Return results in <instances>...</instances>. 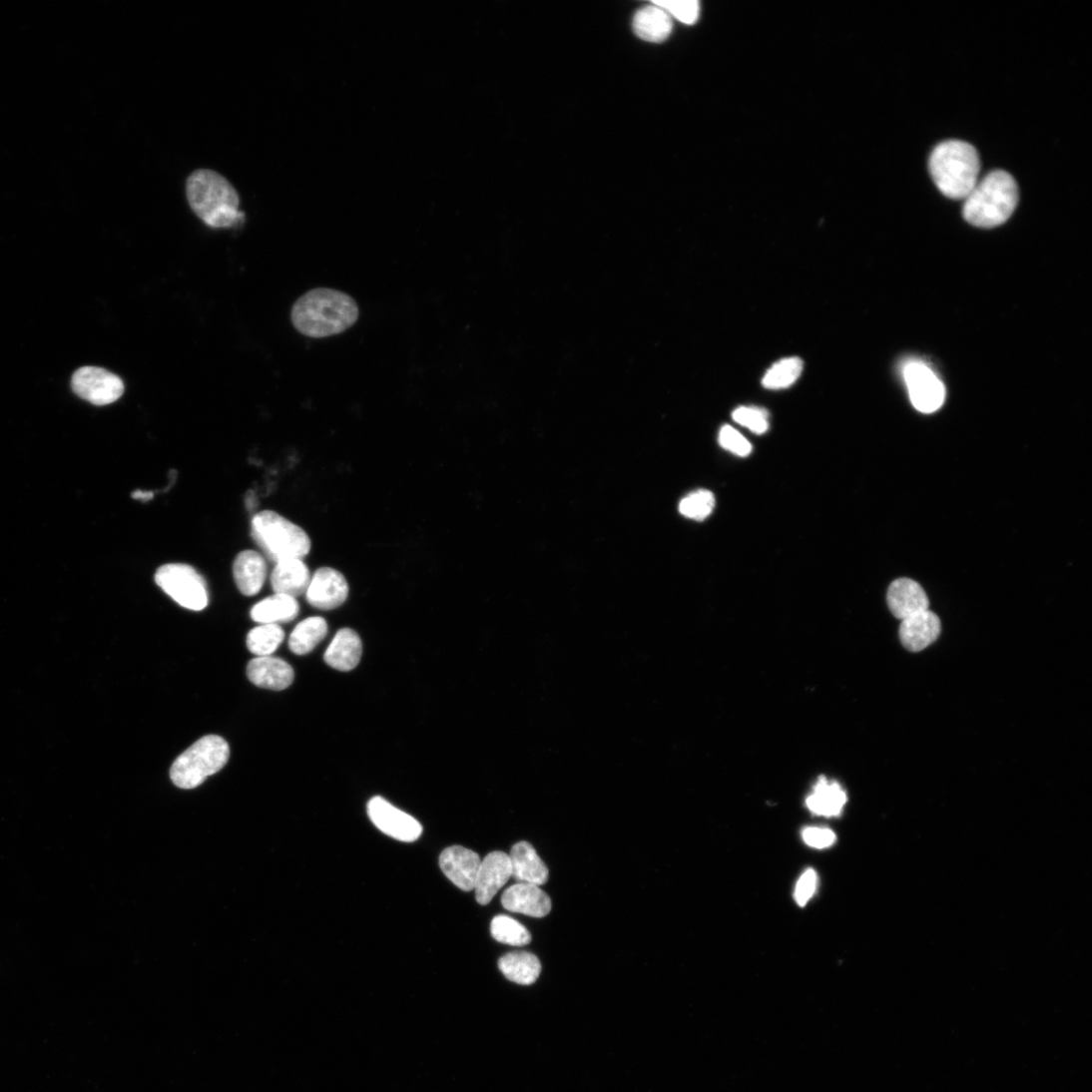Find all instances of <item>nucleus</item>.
Wrapping results in <instances>:
<instances>
[{"instance_id":"1","label":"nucleus","mask_w":1092,"mask_h":1092,"mask_svg":"<svg viewBox=\"0 0 1092 1092\" xmlns=\"http://www.w3.org/2000/svg\"><path fill=\"white\" fill-rule=\"evenodd\" d=\"M358 316L355 300L345 292L331 288L305 292L291 309L294 328L310 338L341 334L356 323Z\"/></svg>"},{"instance_id":"2","label":"nucleus","mask_w":1092,"mask_h":1092,"mask_svg":"<svg viewBox=\"0 0 1092 1092\" xmlns=\"http://www.w3.org/2000/svg\"><path fill=\"white\" fill-rule=\"evenodd\" d=\"M187 197L194 213L209 227L231 228L245 221L237 190L214 171L193 173L187 182Z\"/></svg>"},{"instance_id":"3","label":"nucleus","mask_w":1092,"mask_h":1092,"mask_svg":"<svg viewBox=\"0 0 1092 1092\" xmlns=\"http://www.w3.org/2000/svg\"><path fill=\"white\" fill-rule=\"evenodd\" d=\"M928 167L935 186L952 200H965L979 182L978 152L964 141L939 144L930 154Z\"/></svg>"},{"instance_id":"4","label":"nucleus","mask_w":1092,"mask_h":1092,"mask_svg":"<svg viewBox=\"0 0 1092 1092\" xmlns=\"http://www.w3.org/2000/svg\"><path fill=\"white\" fill-rule=\"evenodd\" d=\"M1018 203L1015 179L1006 172L994 171L978 182L965 199L963 216L973 226L994 228L1010 218Z\"/></svg>"},{"instance_id":"5","label":"nucleus","mask_w":1092,"mask_h":1092,"mask_svg":"<svg viewBox=\"0 0 1092 1092\" xmlns=\"http://www.w3.org/2000/svg\"><path fill=\"white\" fill-rule=\"evenodd\" d=\"M252 535L264 554L275 564L291 559L303 560L310 552L311 542L306 532L271 510L254 517Z\"/></svg>"},{"instance_id":"6","label":"nucleus","mask_w":1092,"mask_h":1092,"mask_svg":"<svg viewBox=\"0 0 1092 1092\" xmlns=\"http://www.w3.org/2000/svg\"><path fill=\"white\" fill-rule=\"evenodd\" d=\"M230 748L218 736H206L183 753L173 764L171 777L176 787L194 790L221 771L228 763Z\"/></svg>"},{"instance_id":"7","label":"nucleus","mask_w":1092,"mask_h":1092,"mask_svg":"<svg viewBox=\"0 0 1092 1092\" xmlns=\"http://www.w3.org/2000/svg\"><path fill=\"white\" fill-rule=\"evenodd\" d=\"M155 582L181 606L202 611L209 604L205 579L186 564H168L155 574Z\"/></svg>"},{"instance_id":"8","label":"nucleus","mask_w":1092,"mask_h":1092,"mask_svg":"<svg viewBox=\"0 0 1092 1092\" xmlns=\"http://www.w3.org/2000/svg\"><path fill=\"white\" fill-rule=\"evenodd\" d=\"M73 392L96 406L117 402L125 392V385L117 374L97 366L77 369L71 379Z\"/></svg>"},{"instance_id":"9","label":"nucleus","mask_w":1092,"mask_h":1092,"mask_svg":"<svg viewBox=\"0 0 1092 1092\" xmlns=\"http://www.w3.org/2000/svg\"><path fill=\"white\" fill-rule=\"evenodd\" d=\"M910 401L921 413H933L944 404L946 389L939 376L924 362L913 360L903 368Z\"/></svg>"},{"instance_id":"10","label":"nucleus","mask_w":1092,"mask_h":1092,"mask_svg":"<svg viewBox=\"0 0 1092 1092\" xmlns=\"http://www.w3.org/2000/svg\"><path fill=\"white\" fill-rule=\"evenodd\" d=\"M367 815L373 824L388 836L401 841H414L423 831L421 823L380 797L367 805Z\"/></svg>"},{"instance_id":"11","label":"nucleus","mask_w":1092,"mask_h":1092,"mask_svg":"<svg viewBox=\"0 0 1092 1092\" xmlns=\"http://www.w3.org/2000/svg\"><path fill=\"white\" fill-rule=\"evenodd\" d=\"M348 593L345 577L335 569L323 567L310 578L305 597L310 606L329 611L340 607Z\"/></svg>"},{"instance_id":"12","label":"nucleus","mask_w":1092,"mask_h":1092,"mask_svg":"<svg viewBox=\"0 0 1092 1092\" xmlns=\"http://www.w3.org/2000/svg\"><path fill=\"white\" fill-rule=\"evenodd\" d=\"M481 863L477 852L460 845L445 848L439 857L442 872L463 891L474 890Z\"/></svg>"},{"instance_id":"13","label":"nucleus","mask_w":1092,"mask_h":1092,"mask_svg":"<svg viewBox=\"0 0 1092 1092\" xmlns=\"http://www.w3.org/2000/svg\"><path fill=\"white\" fill-rule=\"evenodd\" d=\"M511 877L509 854L499 850L489 853L482 861L478 872L474 888L477 901L481 905L489 904Z\"/></svg>"},{"instance_id":"14","label":"nucleus","mask_w":1092,"mask_h":1092,"mask_svg":"<svg viewBox=\"0 0 1092 1092\" xmlns=\"http://www.w3.org/2000/svg\"><path fill=\"white\" fill-rule=\"evenodd\" d=\"M940 634V618L929 609L905 618L899 629L903 647L912 653L926 649L938 640Z\"/></svg>"},{"instance_id":"15","label":"nucleus","mask_w":1092,"mask_h":1092,"mask_svg":"<svg viewBox=\"0 0 1092 1092\" xmlns=\"http://www.w3.org/2000/svg\"><path fill=\"white\" fill-rule=\"evenodd\" d=\"M501 902L511 912L538 918L548 915L552 910L550 896L539 886L529 883H518L508 888L503 893Z\"/></svg>"},{"instance_id":"16","label":"nucleus","mask_w":1092,"mask_h":1092,"mask_svg":"<svg viewBox=\"0 0 1092 1092\" xmlns=\"http://www.w3.org/2000/svg\"><path fill=\"white\" fill-rule=\"evenodd\" d=\"M887 603L892 614L901 620L928 610V598L922 587L907 578L895 580L889 587Z\"/></svg>"},{"instance_id":"17","label":"nucleus","mask_w":1092,"mask_h":1092,"mask_svg":"<svg viewBox=\"0 0 1092 1092\" xmlns=\"http://www.w3.org/2000/svg\"><path fill=\"white\" fill-rule=\"evenodd\" d=\"M249 679L258 687L281 691L291 685L293 669L283 660L273 657H258L248 666Z\"/></svg>"},{"instance_id":"18","label":"nucleus","mask_w":1092,"mask_h":1092,"mask_svg":"<svg viewBox=\"0 0 1092 1092\" xmlns=\"http://www.w3.org/2000/svg\"><path fill=\"white\" fill-rule=\"evenodd\" d=\"M512 877L520 883L541 886L549 880V869L527 841L516 843L510 853Z\"/></svg>"},{"instance_id":"19","label":"nucleus","mask_w":1092,"mask_h":1092,"mask_svg":"<svg viewBox=\"0 0 1092 1092\" xmlns=\"http://www.w3.org/2000/svg\"><path fill=\"white\" fill-rule=\"evenodd\" d=\"M233 575L244 595L256 596L261 592L267 580V561L258 552H242L234 562Z\"/></svg>"},{"instance_id":"20","label":"nucleus","mask_w":1092,"mask_h":1092,"mask_svg":"<svg viewBox=\"0 0 1092 1092\" xmlns=\"http://www.w3.org/2000/svg\"><path fill=\"white\" fill-rule=\"evenodd\" d=\"M310 578L302 560L291 559L275 564L271 581L274 593L296 598L306 592Z\"/></svg>"},{"instance_id":"21","label":"nucleus","mask_w":1092,"mask_h":1092,"mask_svg":"<svg viewBox=\"0 0 1092 1092\" xmlns=\"http://www.w3.org/2000/svg\"><path fill=\"white\" fill-rule=\"evenodd\" d=\"M362 656L359 636L350 629L340 630L329 645L324 660L331 668L348 672L356 668Z\"/></svg>"},{"instance_id":"22","label":"nucleus","mask_w":1092,"mask_h":1092,"mask_svg":"<svg viewBox=\"0 0 1092 1092\" xmlns=\"http://www.w3.org/2000/svg\"><path fill=\"white\" fill-rule=\"evenodd\" d=\"M633 26L636 35L642 40L662 43L672 33L673 20L664 9L653 3L636 14Z\"/></svg>"},{"instance_id":"23","label":"nucleus","mask_w":1092,"mask_h":1092,"mask_svg":"<svg viewBox=\"0 0 1092 1092\" xmlns=\"http://www.w3.org/2000/svg\"><path fill=\"white\" fill-rule=\"evenodd\" d=\"M846 800V795L838 784L820 777L807 799V806L817 816L833 818L841 814Z\"/></svg>"},{"instance_id":"24","label":"nucleus","mask_w":1092,"mask_h":1092,"mask_svg":"<svg viewBox=\"0 0 1092 1092\" xmlns=\"http://www.w3.org/2000/svg\"><path fill=\"white\" fill-rule=\"evenodd\" d=\"M299 612L295 598L274 593L259 602L252 610V618L262 624H278L292 621Z\"/></svg>"},{"instance_id":"25","label":"nucleus","mask_w":1092,"mask_h":1092,"mask_svg":"<svg viewBox=\"0 0 1092 1092\" xmlns=\"http://www.w3.org/2000/svg\"><path fill=\"white\" fill-rule=\"evenodd\" d=\"M328 624L323 617L313 616L300 621L292 631L288 647L297 655L303 656L313 651L327 636Z\"/></svg>"},{"instance_id":"26","label":"nucleus","mask_w":1092,"mask_h":1092,"mask_svg":"<svg viewBox=\"0 0 1092 1092\" xmlns=\"http://www.w3.org/2000/svg\"><path fill=\"white\" fill-rule=\"evenodd\" d=\"M498 966L508 980L520 985L533 984L541 972L538 958L527 952L506 954L499 960Z\"/></svg>"},{"instance_id":"27","label":"nucleus","mask_w":1092,"mask_h":1092,"mask_svg":"<svg viewBox=\"0 0 1092 1092\" xmlns=\"http://www.w3.org/2000/svg\"><path fill=\"white\" fill-rule=\"evenodd\" d=\"M283 630L277 624H261L248 636L249 650L259 657H271L284 640Z\"/></svg>"},{"instance_id":"28","label":"nucleus","mask_w":1092,"mask_h":1092,"mask_svg":"<svg viewBox=\"0 0 1092 1092\" xmlns=\"http://www.w3.org/2000/svg\"><path fill=\"white\" fill-rule=\"evenodd\" d=\"M491 932L497 942L505 945L520 947L531 942V934L528 929L507 915H498L493 919Z\"/></svg>"},{"instance_id":"29","label":"nucleus","mask_w":1092,"mask_h":1092,"mask_svg":"<svg viewBox=\"0 0 1092 1092\" xmlns=\"http://www.w3.org/2000/svg\"><path fill=\"white\" fill-rule=\"evenodd\" d=\"M804 362L799 357H790L775 363L765 374L763 385L770 389L787 388L801 376Z\"/></svg>"},{"instance_id":"30","label":"nucleus","mask_w":1092,"mask_h":1092,"mask_svg":"<svg viewBox=\"0 0 1092 1092\" xmlns=\"http://www.w3.org/2000/svg\"><path fill=\"white\" fill-rule=\"evenodd\" d=\"M716 499L712 492L699 490L686 496L679 505L680 513L693 520L707 519L714 511Z\"/></svg>"},{"instance_id":"31","label":"nucleus","mask_w":1092,"mask_h":1092,"mask_svg":"<svg viewBox=\"0 0 1092 1092\" xmlns=\"http://www.w3.org/2000/svg\"><path fill=\"white\" fill-rule=\"evenodd\" d=\"M653 3L664 9L671 18L686 25L695 24L700 15V6L696 0H658Z\"/></svg>"},{"instance_id":"32","label":"nucleus","mask_w":1092,"mask_h":1092,"mask_svg":"<svg viewBox=\"0 0 1092 1092\" xmlns=\"http://www.w3.org/2000/svg\"><path fill=\"white\" fill-rule=\"evenodd\" d=\"M734 420L756 434H763L769 428L768 414L757 407H741L733 413Z\"/></svg>"},{"instance_id":"33","label":"nucleus","mask_w":1092,"mask_h":1092,"mask_svg":"<svg viewBox=\"0 0 1092 1092\" xmlns=\"http://www.w3.org/2000/svg\"><path fill=\"white\" fill-rule=\"evenodd\" d=\"M720 443L728 451L739 456H748L752 451L751 443L734 427L726 425L720 433Z\"/></svg>"},{"instance_id":"34","label":"nucleus","mask_w":1092,"mask_h":1092,"mask_svg":"<svg viewBox=\"0 0 1092 1092\" xmlns=\"http://www.w3.org/2000/svg\"><path fill=\"white\" fill-rule=\"evenodd\" d=\"M818 886V874L814 869L807 870L798 882L796 888V900L800 906H805L816 893Z\"/></svg>"},{"instance_id":"35","label":"nucleus","mask_w":1092,"mask_h":1092,"mask_svg":"<svg viewBox=\"0 0 1092 1092\" xmlns=\"http://www.w3.org/2000/svg\"><path fill=\"white\" fill-rule=\"evenodd\" d=\"M806 843L816 848L831 846L835 840V833L829 828L808 827L803 831Z\"/></svg>"}]
</instances>
